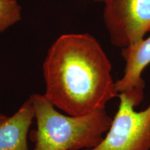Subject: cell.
Returning a JSON list of instances; mask_svg holds the SVG:
<instances>
[{
	"label": "cell",
	"instance_id": "4",
	"mask_svg": "<svg viewBox=\"0 0 150 150\" xmlns=\"http://www.w3.org/2000/svg\"><path fill=\"white\" fill-rule=\"evenodd\" d=\"M104 21L113 45L139 42L150 31V0H105Z\"/></svg>",
	"mask_w": 150,
	"mask_h": 150
},
{
	"label": "cell",
	"instance_id": "1",
	"mask_svg": "<svg viewBox=\"0 0 150 150\" xmlns=\"http://www.w3.org/2000/svg\"><path fill=\"white\" fill-rule=\"evenodd\" d=\"M45 96L69 115L105 109L118 97L112 65L102 47L88 33L58 38L43 63Z\"/></svg>",
	"mask_w": 150,
	"mask_h": 150
},
{
	"label": "cell",
	"instance_id": "7",
	"mask_svg": "<svg viewBox=\"0 0 150 150\" xmlns=\"http://www.w3.org/2000/svg\"><path fill=\"white\" fill-rule=\"evenodd\" d=\"M22 19V7L17 0H0V33Z\"/></svg>",
	"mask_w": 150,
	"mask_h": 150
},
{
	"label": "cell",
	"instance_id": "3",
	"mask_svg": "<svg viewBox=\"0 0 150 150\" xmlns=\"http://www.w3.org/2000/svg\"><path fill=\"white\" fill-rule=\"evenodd\" d=\"M120 104L111 125L99 143L84 150H150V104L141 111L134 101L118 94Z\"/></svg>",
	"mask_w": 150,
	"mask_h": 150
},
{
	"label": "cell",
	"instance_id": "2",
	"mask_svg": "<svg viewBox=\"0 0 150 150\" xmlns=\"http://www.w3.org/2000/svg\"><path fill=\"white\" fill-rule=\"evenodd\" d=\"M30 99L36 122V129L29 135L33 150L91 149L102 141L111 125L106 108L72 116L58 111L45 95L35 93Z\"/></svg>",
	"mask_w": 150,
	"mask_h": 150
},
{
	"label": "cell",
	"instance_id": "8",
	"mask_svg": "<svg viewBox=\"0 0 150 150\" xmlns=\"http://www.w3.org/2000/svg\"><path fill=\"white\" fill-rule=\"evenodd\" d=\"M92 1H96V2H104L105 0H92Z\"/></svg>",
	"mask_w": 150,
	"mask_h": 150
},
{
	"label": "cell",
	"instance_id": "6",
	"mask_svg": "<svg viewBox=\"0 0 150 150\" xmlns=\"http://www.w3.org/2000/svg\"><path fill=\"white\" fill-rule=\"evenodd\" d=\"M34 118L30 97L13 115L0 113V150H29L28 134Z\"/></svg>",
	"mask_w": 150,
	"mask_h": 150
},
{
	"label": "cell",
	"instance_id": "5",
	"mask_svg": "<svg viewBox=\"0 0 150 150\" xmlns=\"http://www.w3.org/2000/svg\"><path fill=\"white\" fill-rule=\"evenodd\" d=\"M122 50L126 65L123 76L115 82V88L118 94L126 95L137 106L144 98L145 83L142 73L150 64V36Z\"/></svg>",
	"mask_w": 150,
	"mask_h": 150
}]
</instances>
